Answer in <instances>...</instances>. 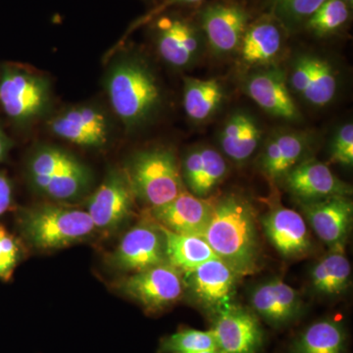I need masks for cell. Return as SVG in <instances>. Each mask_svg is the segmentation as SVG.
<instances>
[{
    "mask_svg": "<svg viewBox=\"0 0 353 353\" xmlns=\"http://www.w3.org/2000/svg\"><path fill=\"white\" fill-rule=\"evenodd\" d=\"M203 238L216 256L241 278L259 271L261 250L256 213L243 194L230 192L215 199Z\"/></svg>",
    "mask_w": 353,
    "mask_h": 353,
    "instance_id": "cell-1",
    "label": "cell"
},
{
    "mask_svg": "<svg viewBox=\"0 0 353 353\" xmlns=\"http://www.w3.org/2000/svg\"><path fill=\"white\" fill-rule=\"evenodd\" d=\"M114 112L128 129L145 124L162 101L161 88L148 65L125 59L115 65L106 83Z\"/></svg>",
    "mask_w": 353,
    "mask_h": 353,
    "instance_id": "cell-2",
    "label": "cell"
},
{
    "mask_svg": "<svg viewBox=\"0 0 353 353\" xmlns=\"http://www.w3.org/2000/svg\"><path fill=\"white\" fill-rule=\"evenodd\" d=\"M25 238L39 250H59L88 239L95 230L87 211L57 204L26 209L20 217Z\"/></svg>",
    "mask_w": 353,
    "mask_h": 353,
    "instance_id": "cell-3",
    "label": "cell"
},
{
    "mask_svg": "<svg viewBox=\"0 0 353 353\" xmlns=\"http://www.w3.org/2000/svg\"><path fill=\"white\" fill-rule=\"evenodd\" d=\"M32 188L54 201H73L83 196L92 183L88 167L71 153L53 146L34 152L28 163Z\"/></svg>",
    "mask_w": 353,
    "mask_h": 353,
    "instance_id": "cell-4",
    "label": "cell"
},
{
    "mask_svg": "<svg viewBox=\"0 0 353 353\" xmlns=\"http://www.w3.org/2000/svg\"><path fill=\"white\" fill-rule=\"evenodd\" d=\"M126 175L134 196L150 208L169 203L185 189L175 153L166 148L137 153Z\"/></svg>",
    "mask_w": 353,
    "mask_h": 353,
    "instance_id": "cell-5",
    "label": "cell"
},
{
    "mask_svg": "<svg viewBox=\"0 0 353 353\" xmlns=\"http://www.w3.org/2000/svg\"><path fill=\"white\" fill-rule=\"evenodd\" d=\"M50 102V85L43 77L16 67L0 73V105L14 122L28 123L44 112Z\"/></svg>",
    "mask_w": 353,
    "mask_h": 353,
    "instance_id": "cell-6",
    "label": "cell"
},
{
    "mask_svg": "<svg viewBox=\"0 0 353 353\" xmlns=\"http://www.w3.org/2000/svg\"><path fill=\"white\" fill-rule=\"evenodd\" d=\"M120 290L148 312H159L182 299L185 292L182 272L168 262L132 273L121 281Z\"/></svg>",
    "mask_w": 353,
    "mask_h": 353,
    "instance_id": "cell-7",
    "label": "cell"
},
{
    "mask_svg": "<svg viewBox=\"0 0 353 353\" xmlns=\"http://www.w3.org/2000/svg\"><path fill=\"white\" fill-rule=\"evenodd\" d=\"M216 348L219 353H259L264 332L252 309L234 303L211 314Z\"/></svg>",
    "mask_w": 353,
    "mask_h": 353,
    "instance_id": "cell-8",
    "label": "cell"
},
{
    "mask_svg": "<svg viewBox=\"0 0 353 353\" xmlns=\"http://www.w3.org/2000/svg\"><path fill=\"white\" fill-rule=\"evenodd\" d=\"M185 290L209 314L234 303L241 276L224 261L213 259L183 274Z\"/></svg>",
    "mask_w": 353,
    "mask_h": 353,
    "instance_id": "cell-9",
    "label": "cell"
},
{
    "mask_svg": "<svg viewBox=\"0 0 353 353\" xmlns=\"http://www.w3.org/2000/svg\"><path fill=\"white\" fill-rule=\"evenodd\" d=\"M110 263L120 271H143L166 261L164 236L154 221L132 227L111 254Z\"/></svg>",
    "mask_w": 353,
    "mask_h": 353,
    "instance_id": "cell-10",
    "label": "cell"
},
{
    "mask_svg": "<svg viewBox=\"0 0 353 353\" xmlns=\"http://www.w3.org/2000/svg\"><path fill=\"white\" fill-rule=\"evenodd\" d=\"M201 24L211 50L219 57H227L238 52L250 24V15L240 4L217 2L203 9Z\"/></svg>",
    "mask_w": 353,
    "mask_h": 353,
    "instance_id": "cell-11",
    "label": "cell"
},
{
    "mask_svg": "<svg viewBox=\"0 0 353 353\" xmlns=\"http://www.w3.org/2000/svg\"><path fill=\"white\" fill-rule=\"evenodd\" d=\"M203 38L196 26L179 16H161L155 24L158 52L174 68H188L196 63L203 50Z\"/></svg>",
    "mask_w": 353,
    "mask_h": 353,
    "instance_id": "cell-12",
    "label": "cell"
},
{
    "mask_svg": "<svg viewBox=\"0 0 353 353\" xmlns=\"http://www.w3.org/2000/svg\"><path fill=\"white\" fill-rule=\"evenodd\" d=\"M301 204L304 219L330 250H345L353 219L350 196H336Z\"/></svg>",
    "mask_w": 353,
    "mask_h": 353,
    "instance_id": "cell-13",
    "label": "cell"
},
{
    "mask_svg": "<svg viewBox=\"0 0 353 353\" xmlns=\"http://www.w3.org/2000/svg\"><path fill=\"white\" fill-rule=\"evenodd\" d=\"M134 199L126 173L113 171L90 197L87 212L95 229L112 232L131 217Z\"/></svg>",
    "mask_w": 353,
    "mask_h": 353,
    "instance_id": "cell-14",
    "label": "cell"
},
{
    "mask_svg": "<svg viewBox=\"0 0 353 353\" xmlns=\"http://www.w3.org/2000/svg\"><path fill=\"white\" fill-rule=\"evenodd\" d=\"M281 182L299 203L321 201L331 196H350L352 192V187L334 175L328 165L315 158L306 157Z\"/></svg>",
    "mask_w": 353,
    "mask_h": 353,
    "instance_id": "cell-15",
    "label": "cell"
},
{
    "mask_svg": "<svg viewBox=\"0 0 353 353\" xmlns=\"http://www.w3.org/2000/svg\"><path fill=\"white\" fill-rule=\"evenodd\" d=\"M250 303L259 318L275 328L296 321L304 308L299 292L280 278L270 279L253 288Z\"/></svg>",
    "mask_w": 353,
    "mask_h": 353,
    "instance_id": "cell-16",
    "label": "cell"
},
{
    "mask_svg": "<svg viewBox=\"0 0 353 353\" xmlns=\"http://www.w3.org/2000/svg\"><path fill=\"white\" fill-rule=\"evenodd\" d=\"M290 88L304 101L324 108L334 101L338 90V77L328 60L316 55H301L292 64Z\"/></svg>",
    "mask_w": 353,
    "mask_h": 353,
    "instance_id": "cell-17",
    "label": "cell"
},
{
    "mask_svg": "<svg viewBox=\"0 0 353 353\" xmlns=\"http://www.w3.org/2000/svg\"><path fill=\"white\" fill-rule=\"evenodd\" d=\"M260 222L269 243L285 259H301L312 250V239L307 223L294 209L276 206Z\"/></svg>",
    "mask_w": 353,
    "mask_h": 353,
    "instance_id": "cell-18",
    "label": "cell"
},
{
    "mask_svg": "<svg viewBox=\"0 0 353 353\" xmlns=\"http://www.w3.org/2000/svg\"><path fill=\"white\" fill-rule=\"evenodd\" d=\"M214 201L212 197L202 199L183 189L173 201L159 208H150V213L154 222L169 231L203 238Z\"/></svg>",
    "mask_w": 353,
    "mask_h": 353,
    "instance_id": "cell-19",
    "label": "cell"
},
{
    "mask_svg": "<svg viewBox=\"0 0 353 353\" xmlns=\"http://www.w3.org/2000/svg\"><path fill=\"white\" fill-rule=\"evenodd\" d=\"M50 129L55 136L85 148L106 145L110 134L105 114L90 105L65 110L51 121Z\"/></svg>",
    "mask_w": 353,
    "mask_h": 353,
    "instance_id": "cell-20",
    "label": "cell"
},
{
    "mask_svg": "<svg viewBox=\"0 0 353 353\" xmlns=\"http://www.w3.org/2000/svg\"><path fill=\"white\" fill-rule=\"evenodd\" d=\"M183 185L194 196L208 199L228 174L226 159L208 145L190 150L180 166Z\"/></svg>",
    "mask_w": 353,
    "mask_h": 353,
    "instance_id": "cell-21",
    "label": "cell"
},
{
    "mask_svg": "<svg viewBox=\"0 0 353 353\" xmlns=\"http://www.w3.org/2000/svg\"><path fill=\"white\" fill-rule=\"evenodd\" d=\"M245 94L265 112L285 121L301 118L284 74L277 69L257 72L243 83Z\"/></svg>",
    "mask_w": 353,
    "mask_h": 353,
    "instance_id": "cell-22",
    "label": "cell"
},
{
    "mask_svg": "<svg viewBox=\"0 0 353 353\" xmlns=\"http://www.w3.org/2000/svg\"><path fill=\"white\" fill-rule=\"evenodd\" d=\"M310 138L304 132L279 131L272 134L260 153L259 167L271 182H281L296 165L305 159Z\"/></svg>",
    "mask_w": 353,
    "mask_h": 353,
    "instance_id": "cell-23",
    "label": "cell"
},
{
    "mask_svg": "<svg viewBox=\"0 0 353 353\" xmlns=\"http://www.w3.org/2000/svg\"><path fill=\"white\" fill-rule=\"evenodd\" d=\"M281 27L272 16L250 24L238 50L241 63L248 67L270 65L282 50L284 38Z\"/></svg>",
    "mask_w": 353,
    "mask_h": 353,
    "instance_id": "cell-24",
    "label": "cell"
},
{
    "mask_svg": "<svg viewBox=\"0 0 353 353\" xmlns=\"http://www.w3.org/2000/svg\"><path fill=\"white\" fill-rule=\"evenodd\" d=\"M261 136V128L253 116L241 111L234 113L221 130V150L234 163H245L256 152Z\"/></svg>",
    "mask_w": 353,
    "mask_h": 353,
    "instance_id": "cell-25",
    "label": "cell"
},
{
    "mask_svg": "<svg viewBox=\"0 0 353 353\" xmlns=\"http://www.w3.org/2000/svg\"><path fill=\"white\" fill-rule=\"evenodd\" d=\"M347 334L343 323L324 318L309 325L296 336L292 353H347Z\"/></svg>",
    "mask_w": 353,
    "mask_h": 353,
    "instance_id": "cell-26",
    "label": "cell"
},
{
    "mask_svg": "<svg viewBox=\"0 0 353 353\" xmlns=\"http://www.w3.org/2000/svg\"><path fill=\"white\" fill-rule=\"evenodd\" d=\"M352 283V265L345 250H330L310 271V287L318 296H336Z\"/></svg>",
    "mask_w": 353,
    "mask_h": 353,
    "instance_id": "cell-27",
    "label": "cell"
},
{
    "mask_svg": "<svg viewBox=\"0 0 353 353\" xmlns=\"http://www.w3.org/2000/svg\"><path fill=\"white\" fill-rule=\"evenodd\" d=\"M158 226L164 236L166 261L183 274L194 270L208 260L218 259L202 236L174 233Z\"/></svg>",
    "mask_w": 353,
    "mask_h": 353,
    "instance_id": "cell-28",
    "label": "cell"
},
{
    "mask_svg": "<svg viewBox=\"0 0 353 353\" xmlns=\"http://www.w3.org/2000/svg\"><path fill=\"white\" fill-rule=\"evenodd\" d=\"M224 99V88L216 79H183V108L188 117L194 122L210 119L219 110Z\"/></svg>",
    "mask_w": 353,
    "mask_h": 353,
    "instance_id": "cell-29",
    "label": "cell"
},
{
    "mask_svg": "<svg viewBox=\"0 0 353 353\" xmlns=\"http://www.w3.org/2000/svg\"><path fill=\"white\" fill-rule=\"evenodd\" d=\"M350 18V6L343 0H326L306 22L309 32L327 37L340 31Z\"/></svg>",
    "mask_w": 353,
    "mask_h": 353,
    "instance_id": "cell-30",
    "label": "cell"
},
{
    "mask_svg": "<svg viewBox=\"0 0 353 353\" xmlns=\"http://www.w3.org/2000/svg\"><path fill=\"white\" fill-rule=\"evenodd\" d=\"M211 350L217 348L210 330L185 329L162 339L158 353H194Z\"/></svg>",
    "mask_w": 353,
    "mask_h": 353,
    "instance_id": "cell-31",
    "label": "cell"
},
{
    "mask_svg": "<svg viewBox=\"0 0 353 353\" xmlns=\"http://www.w3.org/2000/svg\"><path fill=\"white\" fill-rule=\"evenodd\" d=\"M326 0H272V17L282 27L296 30L305 25L309 18Z\"/></svg>",
    "mask_w": 353,
    "mask_h": 353,
    "instance_id": "cell-32",
    "label": "cell"
},
{
    "mask_svg": "<svg viewBox=\"0 0 353 353\" xmlns=\"http://www.w3.org/2000/svg\"><path fill=\"white\" fill-rule=\"evenodd\" d=\"M20 259L19 243L0 225V280L11 278Z\"/></svg>",
    "mask_w": 353,
    "mask_h": 353,
    "instance_id": "cell-33",
    "label": "cell"
},
{
    "mask_svg": "<svg viewBox=\"0 0 353 353\" xmlns=\"http://www.w3.org/2000/svg\"><path fill=\"white\" fill-rule=\"evenodd\" d=\"M331 160L341 166L352 167L353 164V125H343L334 134L331 146Z\"/></svg>",
    "mask_w": 353,
    "mask_h": 353,
    "instance_id": "cell-34",
    "label": "cell"
},
{
    "mask_svg": "<svg viewBox=\"0 0 353 353\" xmlns=\"http://www.w3.org/2000/svg\"><path fill=\"white\" fill-rule=\"evenodd\" d=\"M12 185L4 174L0 173V216L4 214L12 203Z\"/></svg>",
    "mask_w": 353,
    "mask_h": 353,
    "instance_id": "cell-35",
    "label": "cell"
},
{
    "mask_svg": "<svg viewBox=\"0 0 353 353\" xmlns=\"http://www.w3.org/2000/svg\"><path fill=\"white\" fill-rule=\"evenodd\" d=\"M201 1H203V0H166V1H164L161 6H158L157 9H154L152 13L148 14V15L145 18V21H148L152 19L153 17H157V16L160 15V14L163 12L164 10L170 8L172 6H181V4H196Z\"/></svg>",
    "mask_w": 353,
    "mask_h": 353,
    "instance_id": "cell-36",
    "label": "cell"
},
{
    "mask_svg": "<svg viewBox=\"0 0 353 353\" xmlns=\"http://www.w3.org/2000/svg\"><path fill=\"white\" fill-rule=\"evenodd\" d=\"M12 143L11 139L6 136V132L0 129V161L6 158L7 153L10 150Z\"/></svg>",
    "mask_w": 353,
    "mask_h": 353,
    "instance_id": "cell-37",
    "label": "cell"
},
{
    "mask_svg": "<svg viewBox=\"0 0 353 353\" xmlns=\"http://www.w3.org/2000/svg\"><path fill=\"white\" fill-rule=\"evenodd\" d=\"M194 353H219L217 350H204V352H199Z\"/></svg>",
    "mask_w": 353,
    "mask_h": 353,
    "instance_id": "cell-38",
    "label": "cell"
},
{
    "mask_svg": "<svg viewBox=\"0 0 353 353\" xmlns=\"http://www.w3.org/2000/svg\"><path fill=\"white\" fill-rule=\"evenodd\" d=\"M343 1H345V3H347V6H350V8H352L353 6V0H343Z\"/></svg>",
    "mask_w": 353,
    "mask_h": 353,
    "instance_id": "cell-39",
    "label": "cell"
}]
</instances>
